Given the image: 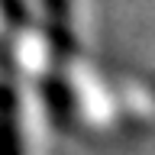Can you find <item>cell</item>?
<instances>
[{"mask_svg": "<svg viewBox=\"0 0 155 155\" xmlns=\"http://www.w3.org/2000/svg\"><path fill=\"white\" fill-rule=\"evenodd\" d=\"M0 155H23L19 123H16V97L7 87H0Z\"/></svg>", "mask_w": 155, "mask_h": 155, "instance_id": "obj_1", "label": "cell"}, {"mask_svg": "<svg viewBox=\"0 0 155 155\" xmlns=\"http://www.w3.org/2000/svg\"><path fill=\"white\" fill-rule=\"evenodd\" d=\"M42 3H45V13L52 19V29L55 32H68V26H71V3L68 0H42Z\"/></svg>", "mask_w": 155, "mask_h": 155, "instance_id": "obj_2", "label": "cell"}]
</instances>
